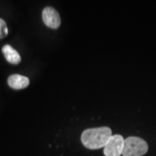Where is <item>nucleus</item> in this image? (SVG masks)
I'll return each mask as SVG.
<instances>
[{
	"label": "nucleus",
	"mask_w": 156,
	"mask_h": 156,
	"mask_svg": "<svg viewBox=\"0 0 156 156\" xmlns=\"http://www.w3.org/2000/svg\"><path fill=\"white\" fill-rule=\"evenodd\" d=\"M112 136V129L107 126L88 129L82 134L81 141L85 147L97 150L104 147Z\"/></svg>",
	"instance_id": "obj_1"
},
{
	"label": "nucleus",
	"mask_w": 156,
	"mask_h": 156,
	"mask_svg": "<svg viewBox=\"0 0 156 156\" xmlns=\"http://www.w3.org/2000/svg\"><path fill=\"white\" fill-rule=\"evenodd\" d=\"M148 151L147 143L137 136H129L124 140L123 156H142Z\"/></svg>",
	"instance_id": "obj_2"
},
{
	"label": "nucleus",
	"mask_w": 156,
	"mask_h": 156,
	"mask_svg": "<svg viewBox=\"0 0 156 156\" xmlns=\"http://www.w3.org/2000/svg\"><path fill=\"white\" fill-rule=\"evenodd\" d=\"M124 139L120 134L112 135L103 147L105 156H120L124 149Z\"/></svg>",
	"instance_id": "obj_3"
},
{
	"label": "nucleus",
	"mask_w": 156,
	"mask_h": 156,
	"mask_svg": "<svg viewBox=\"0 0 156 156\" xmlns=\"http://www.w3.org/2000/svg\"><path fill=\"white\" fill-rule=\"evenodd\" d=\"M44 23L48 28L56 29L61 25V18L59 14L55 9L48 7L44 9L42 12Z\"/></svg>",
	"instance_id": "obj_4"
},
{
	"label": "nucleus",
	"mask_w": 156,
	"mask_h": 156,
	"mask_svg": "<svg viewBox=\"0 0 156 156\" xmlns=\"http://www.w3.org/2000/svg\"><path fill=\"white\" fill-rule=\"evenodd\" d=\"M9 87L15 90L24 89L29 85L30 80L27 77L20 75H12L9 76L7 80Z\"/></svg>",
	"instance_id": "obj_5"
},
{
	"label": "nucleus",
	"mask_w": 156,
	"mask_h": 156,
	"mask_svg": "<svg viewBox=\"0 0 156 156\" xmlns=\"http://www.w3.org/2000/svg\"><path fill=\"white\" fill-rule=\"evenodd\" d=\"M2 53L7 62L12 64H17L21 62V57L18 52L9 45H5L2 48Z\"/></svg>",
	"instance_id": "obj_6"
},
{
	"label": "nucleus",
	"mask_w": 156,
	"mask_h": 156,
	"mask_svg": "<svg viewBox=\"0 0 156 156\" xmlns=\"http://www.w3.org/2000/svg\"><path fill=\"white\" fill-rule=\"evenodd\" d=\"M8 34V28L5 21L0 18V39L5 38Z\"/></svg>",
	"instance_id": "obj_7"
}]
</instances>
